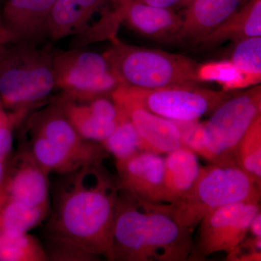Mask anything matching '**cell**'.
Listing matches in <instances>:
<instances>
[{
    "label": "cell",
    "instance_id": "obj_1",
    "mask_svg": "<svg viewBox=\"0 0 261 261\" xmlns=\"http://www.w3.org/2000/svg\"><path fill=\"white\" fill-rule=\"evenodd\" d=\"M48 224L51 241L108 259L120 187L102 167L85 166L63 175Z\"/></svg>",
    "mask_w": 261,
    "mask_h": 261
},
{
    "label": "cell",
    "instance_id": "obj_2",
    "mask_svg": "<svg viewBox=\"0 0 261 261\" xmlns=\"http://www.w3.org/2000/svg\"><path fill=\"white\" fill-rule=\"evenodd\" d=\"M193 246L192 231L159 205H144L120 188L108 260L185 261Z\"/></svg>",
    "mask_w": 261,
    "mask_h": 261
},
{
    "label": "cell",
    "instance_id": "obj_3",
    "mask_svg": "<svg viewBox=\"0 0 261 261\" xmlns=\"http://www.w3.org/2000/svg\"><path fill=\"white\" fill-rule=\"evenodd\" d=\"M260 187L238 166L213 164L201 168L195 185L183 198L160 207L178 224L193 231L205 216L237 202H260Z\"/></svg>",
    "mask_w": 261,
    "mask_h": 261
},
{
    "label": "cell",
    "instance_id": "obj_4",
    "mask_svg": "<svg viewBox=\"0 0 261 261\" xmlns=\"http://www.w3.org/2000/svg\"><path fill=\"white\" fill-rule=\"evenodd\" d=\"M103 53L123 86L156 89L176 86H198L199 65L181 55L135 47L115 38Z\"/></svg>",
    "mask_w": 261,
    "mask_h": 261
},
{
    "label": "cell",
    "instance_id": "obj_5",
    "mask_svg": "<svg viewBox=\"0 0 261 261\" xmlns=\"http://www.w3.org/2000/svg\"><path fill=\"white\" fill-rule=\"evenodd\" d=\"M54 54L35 44L20 43L0 53V96L6 106L27 111L56 87Z\"/></svg>",
    "mask_w": 261,
    "mask_h": 261
},
{
    "label": "cell",
    "instance_id": "obj_6",
    "mask_svg": "<svg viewBox=\"0 0 261 261\" xmlns=\"http://www.w3.org/2000/svg\"><path fill=\"white\" fill-rule=\"evenodd\" d=\"M212 113L203 128L204 144L210 163L238 166L239 142L254 120L261 115L260 85L231 96Z\"/></svg>",
    "mask_w": 261,
    "mask_h": 261
},
{
    "label": "cell",
    "instance_id": "obj_7",
    "mask_svg": "<svg viewBox=\"0 0 261 261\" xmlns=\"http://www.w3.org/2000/svg\"><path fill=\"white\" fill-rule=\"evenodd\" d=\"M56 87L81 102L111 97L123 86L104 54L75 49L54 55Z\"/></svg>",
    "mask_w": 261,
    "mask_h": 261
},
{
    "label": "cell",
    "instance_id": "obj_8",
    "mask_svg": "<svg viewBox=\"0 0 261 261\" xmlns=\"http://www.w3.org/2000/svg\"><path fill=\"white\" fill-rule=\"evenodd\" d=\"M120 91L149 112L173 121L199 120L214 112L231 94L198 86L142 89L121 86Z\"/></svg>",
    "mask_w": 261,
    "mask_h": 261
},
{
    "label": "cell",
    "instance_id": "obj_9",
    "mask_svg": "<svg viewBox=\"0 0 261 261\" xmlns=\"http://www.w3.org/2000/svg\"><path fill=\"white\" fill-rule=\"evenodd\" d=\"M260 202H237L216 209L200 223V234L189 258L204 260L219 252L228 253L247 238Z\"/></svg>",
    "mask_w": 261,
    "mask_h": 261
},
{
    "label": "cell",
    "instance_id": "obj_10",
    "mask_svg": "<svg viewBox=\"0 0 261 261\" xmlns=\"http://www.w3.org/2000/svg\"><path fill=\"white\" fill-rule=\"evenodd\" d=\"M118 185L123 191L144 205L164 203V158L142 151L116 161Z\"/></svg>",
    "mask_w": 261,
    "mask_h": 261
},
{
    "label": "cell",
    "instance_id": "obj_11",
    "mask_svg": "<svg viewBox=\"0 0 261 261\" xmlns=\"http://www.w3.org/2000/svg\"><path fill=\"white\" fill-rule=\"evenodd\" d=\"M30 125L34 135L50 140L94 166L102 165L109 154L101 144L82 138L56 102L34 115Z\"/></svg>",
    "mask_w": 261,
    "mask_h": 261
},
{
    "label": "cell",
    "instance_id": "obj_12",
    "mask_svg": "<svg viewBox=\"0 0 261 261\" xmlns=\"http://www.w3.org/2000/svg\"><path fill=\"white\" fill-rule=\"evenodd\" d=\"M121 23L142 37L176 43L182 18L169 8H157L137 0H111Z\"/></svg>",
    "mask_w": 261,
    "mask_h": 261
},
{
    "label": "cell",
    "instance_id": "obj_13",
    "mask_svg": "<svg viewBox=\"0 0 261 261\" xmlns=\"http://www.w3.org/2000/svg\"><path fill=\"white\" fill-rule=\"evenodd\" d=\"M111 97L123 110L138 132L146 151L168 154L183 147L179 133L171 120L141 107L117 89Z\"/></svg>",
    "mask_w": 261,
    "mask_h": 261
},
{
    "label": "cell",
    "instance_id": "obj_14",
    "mask_svg": "<svg viewBox=\"0 0 261 261\" xmlns=\"http://www.w3.org/2000/svg\"><path fill=\"white\" fill-rule=\"evenodd\" d=\"M9 176L4 178L5 197L32 206L49 207V173L29 150L17 155Z\"/></svg>",
    "mask_w": 261,
    "mask_h": 261
},
{
    "label": "cell",
    "instance_id": "obj_15",
    "mask_svg": "<svg viewBox=\"0 0 261 261\" xmlns=\"http://www.w3.org/2000/svg\"><path fill=\"white\" fill-rule=\"evenodd\" d=\"M58 0H6L3 25L13 42L36 44L48 35V21Z\"/></svg>",
    "mask_w": 261,
    "mask_h": 261
},
{
    "label": "cell",
    "instance_id": "obj_16",
    "mask_svg": "<svg viewBox=\"0 0 261 261\" xmlns=\"http://www.w3.org/2000/svg\"><path fill=\"white\" fill-rule=\"evenodd\" d=\"M245 0H195L185 8L176 43L193 44L229 18Z\"/></svg>",
    "mask_w": 261,
    "mask_h": 261
},
{
    "label": "cell",
    "instance_id": "obj_17",
    "mask_svg": "<svg viewBox=\"0 0 261 261\" xmlns=\"http://www.w3.org/2000/svg\"><path fill=\"white\" fill-rule=\"evenodd\" d=\"M111 0H58L48 21V35L57 41L70 35H83L94 15L106 12Z\"/></svg>",
    "mask_w": 261,
    "mask_h": 261
},
{
    "label": "cell",
    "instance_id": "obj_18",
    "mask_svg": "<svg viewBox=\"0 0 261 261\" xmlns=\"http://www.w3.org/2000/svg\"><path fill=\"white\" fill-rule=\"evenodd\" d=\"M252 37H261V0H245L229 18L192 45L212 49L228 41L235 43Z\"/></svg>",
    "mask_w": 261,
    "mask_h": 261
},
{
    "label": "cell",
    "instance_id": "obj_19",
    "mask_svg": "<svg viewBox=\"0 0 261 261\" xmlns=\"http://www.w3.org/2000/svg\"><path fill=\"white\" fill-rule=\"evenodd\" d=\"M164 203L173 204L191 190L200 175L197 155L186 147L176 149L164 158Z\"/></svg>",
    "mask_w": 261,
    "mask_h": 261
},
{
    "label": "cell",
    "instance_id": "obj_20",
    "mask_svg": "<svg viewBox=\"0 0 261 261\" xmlns=\"http://www.w3.org/2000/svg\"><path fill=\"white\" fill-rule=\"evenodd\" d=\"M56 102L75 130L84 140L101 143L111 135L118 125L98 118L91 111L87 102L73 100L64 94Z\"/></svg>",
    "mask_w": 261,
    "mask_h": 261
},
{
    "label": "cell",
    "instance_id": "obj_21",
    "mask_svg": "<svg viewBox=\"0 0 261 261\" xmlns=\"http://www.w3.org/2000/svg\"><path fill=\"white\" fill-rule=\"evenodd\" d=\"M29 152L49 173L56 172L67 175L85 166H94L77 154L40 136L34 135Z\"/></svg>",
    "mask_w": 261,
    "mask_h": 261
},
{
    "label": "cell",
    "instance_id": "obj_22",
    "mask_svg": "<svg viewBox=\"0 0 261 261\" xmlns=\"http://www.w3.org/2000/svg\"><path fill=\"white\" fill-rule=\"evenodd\" d=\"M47 211L5 197L0 205V233H27L42 222Z\"/></svg>",
    "mask_w": 261,
    "mask_h": 261
},
{
    "label": "cell",
    "instance_id": "obj_23",
    "mask_svg": "<svg viewBox=\"0 0 261 261\" xmlns=\"http://www.w3.org/2000/svg\"><path fill=\"white\" fill-rule=\"evenodd\" d=\"M197 75L200 82H218L224 92L257 85L261 81V77L242 71L229 60L199 65Z\"/></svg>",
    "mask_w": 261,
    "mask_h": 261
},
{
    "label": "cell",
    "instance_id": "obj_24",
    "mask_svg": "<svg viewBox=\"0 0 261 261\" xmlns=\"http://www.w3.org/2000/svg\"><path fill=\"white\" fill-rule=\"evenodd\" d=\"M237 163L261 186V115L254 120L239 142Z\"/></svg>",
    "mask_w": 261,
    "mask_h": 261
},
{
    "label": "cell",
    "instance_id": "obj_25",
    "mask_svg": "<svg viewBox=\"0 0 261 261\" xmlns=\"http://www.w3.org/2000/svg\"><path fill=\"white\" fill-rule=\"evenodd\" d=\"M47 260V252L34 237L27 233H0V261Z\"/></svg>",
    "mask_w": 261,
    "mask_h": 261
},
{
    "label": "cell",
    "instance_id": "obj_26",
    "mask_svg": "<svg viewBox=\"0 0 261 261\" xmlns=\"http://www.w3.org/2000/svg\"><path fill=\"white\" fill-rule=\"evenodd\" d=\"M100 144L108 153L114 156L116 161L129 159L138 152L146 151L138 132L126 114L111 135Z\"/></svg>",
    "mask_w": 261,
    "mask_h": 261
},
{
    "label": "cell",
    "instance_id": "obj_27",
    "mask_svg": "<svg viewBox=\"0 0 261 261\" xmlns=\"http://www.w3.org/2000/svg\"><path fill=\"white\" fill-rule=\"evenodd\" d=\"M234 44L229 61L242 71L261 77V37L246 38Z\"/></svg>",
    "mask_w": 261,
    "mask_h": 261
},
{
    "label": "cell",
    "instance_id": "obj_28",
    "mask_svg": "<svg viewBox=\"0 0 261 261\" xmlns=\"http://www.w3.org/2000/svg\"><path fill=\"white\" fill-rule=\"evenodd\" d=\"M171 121L177 128L183 147L210 162V156L204 144V123H200L199 120Z\"/></svg>",
    "mask_w": 261,
    "mask_h": 261
},
{
    "label": "cell",
    "instance_id": "obj_29",
    "mask_svg": "<svg viewBox=\"0 0 261 261\" xmlns=\"http://www.w3.org/2000/svg\"><path fill=\"white\" fill-rule=\"evenodd\" d=\"M226 260L260 261L261 238H245L238 246L227 253Z\"/></svg>",
    "mask_w": 261,
    "mask_h": 261
},
{
    "label": "cell",
    "instance_id": "obj_30",
    "mask_svg": "<svg viewBox=\"0 0 261 261\" xmlns=\"http://www.w3.org/2000/svg\"><path fill=\"white\" fill-rule=\"evenodd\" d=\"M13 126L0 128V161L4 162L11 151L13 146Z\"/></svg>",
    "mask_w": 261,
    "mask_h": 261
},
{
    "label": "cell",
    "instance_id": "obj_31",
    "mask_svg": "<svg viewBox=\"0 0 261 261\" xmlns=\"http://www.w3.org/2000/svg\"><path fill=\"white\" fill-rule=\"evenodd\" d=\"M23 114L24 112L23 111H18L16 114L13 115V116H9L8 113L5 112L1 103H0V128L13 126L15 122L22 118Z\"/></svg>",
    "mask_w": 261,
    "mask_h": 261
},
{
    "label": "cell",
    "instance_id": "obj_32",
    "mask_svg": "<svg viewBox=\"0 0 261 261\" xmlns=\"http://www.w3.org/2000/svg\"><path fill=\"white\" fill-rule=\"evenodd\" d=\"M140 3L157 7V8H169L172 9L173 7L178 6L181 0H137Z\"/></svg>",
    "mask_w": 261,
    "mask_h": 261
},
{
    "label": "cell",
    "instance_id": "obj_33",
    "mask_svg": "<svg viewBox=\"0 0 261 261\" xmlns=\"http://www.w3.org/2000/svg\"><path fill=\"white\" fill-rule=\"evenodd\" d=\"M249 231L252 237L261 238V212L257 213L250 223Z\"/></svg>",
    "mask_w": 261,
    "mask_h": 261
},
{
    "label": "cell",
    "instance_id": "obj_34",
    "mask_svg": "<svg viewBox=\"0 0 261 261\" xmlns=\"http://www.w3.org/2000/svg\"><path fill=\"white\" fill-rule=\"evenodd\" d=\"M11 42H13V36L8 32V29L5 28L3 21L0 20V45Z\"/></svg>",
    "mask_w": 261,
    "mask_h": 261
},
{
    "label": "cell",
    "instance_id": "obj_35",
    "mask_svg": "<svg viewBox=\"0 0 261 261\" xmlns=\"http://www.w3.org/2000/svg\"><path fill=\"white\" fill-rule=\"evenodd\" d=\"M5 175L4 162L0 161V190L3 189V181Z\"/></svg>",
    "mask_w": 261,
    "mask_h": 261
},
{
    "label": "cell",
    "instance_id": "obj_36",
    "mask_svg": "<svg viewBox=\"0 0 261 261\" xmlns=\"http://www.w3.org/2000/svg\"><path fill=\"white\" fill-rule=\"evenodd\" d=\"M195 1V0H181V3H180L179 5L178 6L183 7V8H187L188 5L191 4L192 2Z\"/></svg>",
    "mask_w": 261,
    "mask_h": 261
},
{
    "label": "cell",
    "instance_id": "obj_37",
    "mask_svg": "<svg viewBox=\"0 0 261 261\" xmlns=\"http://www.w3.org/2000/svg\"><path fill=\"white\" fill-rule=\"evenodd\" d=\"M5 199V194L4 192H3V188L1 190H0V205H1L2 202H3V201Z\"/></svg>",
    "mask_w": 261,
    "mask_h": 261
}]
</instances>
